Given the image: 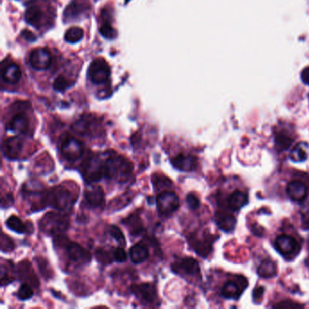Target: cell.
Returning a JSON list of instances; mask_svg holds the SVG:
<instances>
[{"mask_svg":"<svg viewBox=\"0 0 309 309\" xmlns=\"http://www.w3.org/2000/svg\"><path fill=\"white\" fill-rule=\"evenodd\" d=\"M133 171V163L121 155H109L105 161V178L108 180L125 183L131 178Z\"/></svg>","mask_w":309,"mask_h":309,"instance_id":"1","label":"cell"},{"mask_svg":"<svg viewBox=\"0 0 309 309\" xmlns=\"http://www.w3.org/2000/svg\"><path fill=\"white\" fill-rule=\"evenodd\" d=\"M76 199L77 196H74L73 192H71L68 188L60 185L53 188L50 193H48V202L53 208L66 211L72 209Z\"/></svg>","mask_w":309,"mask_h":309,"instance_id":"2","label":"cell"},{"mask_svg":"<svg viewBox=\"0 0 309 309\" xmlns=\"http://www.w3.org/2000/svg\"><path fill=\"white\" fill-rule=\"evenodd\" d=\"M41 231L48 235H61L67 231L69 227V219L65 214L49 212L46 214L39 223Z\"/></svg>","mask_w":309,"mask_h":309,"instance_id":"3","label":"cell"},{"mask_svg":"<svg viewBox=\"0 0 309 309\" xmlns=\"http://www.w3.org/2000/svg\"><path fill=\"white\" fill-rule=\"evenodd\" d=\"M81 170L83 178L87 183L99 182L105 177V161L99 156L91 155L83 161Z\"/></svg>","mask_w":309,"mask_h":309,"instance_id":"4","label":"cell"},{"mask_svg":"<svg viewBox=\"0 0 309 309\" xmlns=\"http://www.w3.org/2000/svg\"><path fill=\"white\" fill-rule=\"evenodd\" d=\"M60 247L66 249V255L70 260L79 265H84L91 260V254L81 245L71 242L65 238H57Z\"/></svg>","mask_w":309,"mask_h":309,"instance_id":"5","label":"cell"},{"mask_svg":"<svg viewBox=\"0 0 309 309\" xmlns=\"http://www.w3.org/2000/svg\"><path fill=\"white\" fill-rule=\"evenodd\" d=\"M61 153L67 161H77L83 156L84 145L73 135L66 134L61 138Z\"/></svg>","mask_w":309,"mask_h":309,"instance_id":"6","label":"cell"},{"mask_svg":"<svg viewBox=\"0 0 309 309\" xmlns=\"http://www.w3.org/2000/svg\"><path fill=\"white\" fill-rule=\"evenodd\" d=\"M158 211L164 216H170L179 209L180 200L175 192L170 191L162 192L156 199Z\"/></svg>","mask_w":309,"mask_h":309,"instance_id":"7","label":"cell"},{"mask_svg":"<svg viewBox=\"0 0 309 309\" xmlns=\"http://www.w3.org/2000/svg\"><path fill=\"white\" fill-rule=\"evenodd\" d=\"M88 76L96 84L104 83L109 79L110 67L103 58H98L92 62L88 68Z\"/></svg>","mask_w":309,"mask_h":309,"instance_id":"8","label":"cell"},{"mask_svg":"<svg viewBox=\"0 0 309 309\" xmlns=\"http://www.w3.org/2000/svg\"><path fill=\"white\" fill-rule=\"evenodd\" d=\"M99 128V122L92 115H83L72 126L74 133L82 136H94Z\"/></svg>","mask_w":309,"mask_h":309,"instance_id":"9","label":"cell"},{"mask_svg":"<svg viewBox=\"0 0 309 309\" xmlns=\"http://www.w3.org/2000/svg\"><path fill=\"white\" fill-rule=\"evenodd\" d=\"M131 293L142 303L153 304L157 300V289L153 284L143 283L134 285L131 287Z\"/></svg>","mask_w":309,"mask_h":309,"instance_id":"10","label":"cell"},{"mask_svg":"<svg viewBox=\"0 0 309 309\" xmlns=\"http://www.w3.org/2000/svg\"><path fill=\"white\" fill-rule=\"evenodd\" d=\"M51 55L47 48H36L29 55V63L36 70L48 69L51 65Z\"/></svg>","mask_w":309,"mask_h":309,"instance_id":"11","label":"cell"},{"mask_svg":"<svg viewBox=\"0 0 309 309\" xmlns=\"http://www.w3.org/2000/svg\"><path fill=\"white\" fill-rule=\"evenodd\" d=\"M172 270L177 274L196 276L200 273V266L196 259L192 257H184L175 262Z\"/></svg>","mask_w":309,"mask_h":309,"instance_id":"12","label":"cell"},{"mask_svg":"<svg viewBox=\"0 0 309 309\" xmlns=\"http://www.w3.org/2000/svg\"><path fill=\"white\" fill-rule=\"evenodd\" d=\"M7 130L18 134H27L29 131V119L24 112L14 114L7 123Z\"/></svg>","mask_w":309,"mask_h":309,"instance_id":"13","label":"cell"},{"mask_svg":"<svg viewBox=\"0 0 309 309\" xmlns=\"http://www.w3.org/2000/svg\"><path fill=\"white\" fill-rule=\"evenodd\" d=\"M84 197L93 208H101L105 205V192L100 185H89L84 191Z\"/></svg>","mask_w":309,"mask_h":309,"instance_id":"14","label":"cell"},{"mask_svg":"<svg viewBox=\"0 0 309 309\" xmlns=\"http://www.w3.org/2000/svg\"><path fill=\"white\" fill-rule=\"evenodd\" d=\"M175 169L185 172L192 171L197 168L196 157L188 153H179L171 160Z\"/></svg>","mask_w":309,"mask_h":309,"instance_id":"15","label":"cell"},{"mask_svg":"<svg viewBox=\"0 0 309 309\" xmlns=\"http://www.w3.org/2000/svg\"><path fill=\"white\" fill-rule=\"evenodd\" d=\"M23 148V141L19 136L10 137L3 143V153L7 158L15 160L20 155Z\"/></svg>","mask_w":309,"mask_h":309,"instance_id":"16","label":"cell"},{"mask_svg":"<svg viewBox=\"0 0 309 309\" xmlns=\"http://www.w3.org/2000/svg\"><path fill=\"white\" fill-rule=\"evenodd\" d=\"M276 248L280 254L283 256H288L298 249V244L296 240L290 236L280 235L277 238Z\"/></svg>","mask_w":309,"mask_h":309,"instance_id":"17","label":"cell"},{"mask_svg":"<svg viewBox=\"0 0 309 309\" xmlns=\"http://www.w3.org/2000/svg\"><path fill=\"white\" fill-rule=\"evenodd\" d=\"M2 80L5 83H9V84H15L18 83V81L22 76L21 70L19 68V66L15 64V63H9L7 65H3L2 66Z\"/></svg>","mask_w":309,"mask_h":309,"instance_id":"18","label":"cell"},{"mask_svg":"<svg viewBox=\"0 0 309 309\" xmlns=\"http://www.w3.org/2000/svg\"><path fill=\"white\" fill-rule=\"evenodd\" d=\"M287 193L294 201H302L307 196V189L300 181H292L287 184Z\"/></svg>","mask_w":309,"mask_h":309,"instance_id":"19","label":"cell"},{"mask_svg":"<svg viewBox=\"0 0 309 309\" xmlns=\"http://www.w3.org/2000/svg\"><path fill=\"white\" fill-rule=\"evenodd\" d=\"M44 12L39 6L31 5L26 11V20L31 26L34 27H40L43 24Z\"/></svg>","mask_w":309,"mask_h":309,"instance_id":"20","label":"cell"},{"mask_svg":"<svg viewBox=\"0 0 309 309\" xmlns=\"http://www.w3.org/2000/svg\"><path fill=\"white\" fill-rule=\"evenodd\" d=\"M6 225L11 231H16L18 233H29L33 232L34 227L33 224L30 222H27V223L23 222L20 218H18L17 216H11L8 218V220L6 222Z\"/></svg>","mask_w":309,"mask_h":309,"instance_id":"21","label":"cell"},{"mask_svg":"<svg viewBox=\"0 0 309 309\" xmlns=\"http://www.w3.org/2000/svg\"><path fill=\"white\" fill-rule=\"evenodd\" d=\"M18 276L22 280H25L26 283L30 281L31 285H33L34 287L39 286L38 279L35 276L34 270L32 269L30 264H28L26 261L22 262L18 265Z\"/></svg>","mask_w":309,"mask_h":309,"instance_id":"22","label":"cell"},{"mask_svg":"<svg viewBox=\"0 0 309 309\" xmlns=\"http://www.w3.org/2000/svg\"><path fill=\"white\" fill-rule=\"evenodd\" d=\"M122 223L129 229L130 234L133 236H140L144 233V229L143 220L140 218V216L136 214H133L128 218L122 220Z\"/></svg>","mask_w":309,"mask_h":309,"instance_id":"23","label":"cell"},{"mask_svg":"<svg viewBox=\"0 0 309 309\" xmlns=\"http://www.w3.org/2000/svg\"><path fill=\"white\" fill-rule=\"evenodd\" d=\"M129 255L133 263L141 264L148 258L149 249L144 244H136L131 247Z\"/></svg>","mask_w":309,"mask_h":309,"instance_id":"24","label":"cell"},{"mask_svg":"<svg viewBox=\"0 0 309 309\" xmlns=\"http://www.w3.org/2000/svg\"><path fill=\"white\" fill-rule=\"evenodd\" d=\"M229 206L232 210H239L243 208L245 205L248 204V197L245 192L241 191H235L232 192L229 197Z\"/></svg>","mask_w":309,"mask_h":309,"instance_id":"25","label":"cell"},{"mask_svg":"<svg viewBox=\"0 0 309 309\" xmlns=\"http://www.w3.org/2000/svg\"><path fill=\"white\" fill-rule=\"evenodd\" d=\"M244 287H240L238 284L230 281L227 282L222 287V295L226 299H236L243 291Z\"/></svg>","mask_w":309,"mask_h":309,"instance_id":"26","label":"cell"},{"mask_svg":"<svg viewBox=\"0 0 309 309\" xmlns=\"http://www.w3.org/2000/svg\"><path fill=\"white\" fill-rule=\"evenodd\" d=\"M276 272H277L276 264L274 262L270 261V260H265V261L262 262L260 266L258 267V269H257L258 275L262 278H265V279L272 278L273 276L276 275Z\"/></svg>","mask_w":309,"mask_h":309,"instance_id":"27","label":"cell"},{"mask_svg":"<svg viewBox=\"0 0 309 309\" xmlns=\"http://www.w3.org/2000/svg\"><path fill=\"white\" fill-rule=\"evenodd\" d=\"M217 224L218 227L222 229V231H233L234 228H235L236 220L235 218H233L232 216L230 215H218L217 214Z\"/></svg>","mask_w":309,"mask_h":309,"instance_id":"28","label":"cell"},{"mask_svg":"<svg viewBox=\"0 0 309 309\" xmlns=\"http://www.w3.org/2000/svg\"><path fill=\"white\" fill-rule=\"evenodd\" d=\"M292 143H293V139L284 131H280L279 134H277L275 137V144L278 150L280 152L289 148L291 146Z\"/></svg>","mask_w":309,"mask_h":309,"instance_id":"29","label":"cell"},{"mask_svg":"<svg viewBox=\"0 0 309 309\" xmlns=\"http://www.w3.org/2000/svg\"><path fill=\"white\" fill-rule=\"evenodd\" d=\"M83 35L84 33L82 28H80L78 26H73L66 31L65 38L68 43L75 44L83 39Z\"/></svg>","mask_w":309,"mask_h":309,"instance_id":"30","label":"cell"},{"mask_svg":"<svg viewBox=\"0 0 309 309\" xmlns=\"http://www.w3.org/2000/svg\"><path fill=\"white\" fill-rule=\"evenodd\" d=\"M290 159L295 162H303L307 159V153L302 147V144H297L296 147L292 150Z\"/></svg>","mask_w":309,"mask_h":309,"instance_id":"31","label":"cell"},{"mask_svg":"<svg viewBox=\"0 0 309 309\" xmlns=\"http://www.w3.org/2000/svg\"><path fill=\"white\" fill-rule=\"evenodd\" d=\"M33 295H34V291H33V288L31 287L30 284L26 283V282L20 286L18 294H17L18 299L21 301L29 299L33 296Z\"/></svg>","mask_w":309,"mask_h":309,"instance_id":"32","label":"cell"},{"mask_svg":"<svg viewBox=\"0 0 309 309\" xmlns=\"http://www.w3.org/2000/svg\"><path fill=\"white\" fill-rule=\"evenodd\" d=\"M71 85L69 81L66 78L64 75H58L57 78L55 79L53 87L56 91L63 92L66 90Z\"/></svg>","mask_w":309,"mask_h":309,"instance_id":"33","label":"cell"},{"mask_svg":"<svg viewBox=\"0 0 309 309\" xmlns=\"http://www.w3.org/2000/svg\"><path fill=\"white\" fill-rule=\"evenodd\" d=\"M110 234H111V236L113 237L114 240H116V242H117L121 247L125 246L126 240H125V238H124V235H123L122 231H121L118 227L114 226V225L110 227Z\"/></svg>","mask_w":309,"mask_h":309,"instance_id":"34","label":"cell"},{"mask_svg":"<svg viewBox=\"0 0 309 309\" xmlns=\"http://www.w3.org/2000/svg\"><path fill=\"white\" fill-rule=\"evenodd\" d=\"M96 256L97 260L100 262V263L108 264V263L112 262V257L111 256L113 257V251L111 254L108 250H106L105 248H98L96 250Z\"/></svg>","mask_w":309,"mask_h":309,"instance_id":"35","label":"cell"},{"mask_svg":"<svg viewBox=\"0 0 309 309\" xmlns=\"http://www.w3.org/2000/svg\"><path fill=\"white\" fill-rule=\"evenodd\" d=\"M153 184L155 189H163V188L170 187L171 182L168 178L162 175H154L153 178Z\"/></svg>","mask_w":309,"mask_h":309,"instance_id":"36","label":"cell"},{"mask_svg":"<svg viewBox=\"0 0 309 309\" xmlns=\"http://www.w3.org/2000/svg\"><path fill=\"white\" fill-rule=\"evenodd\" d=\"M101 35L107 39H113L116 36V31L110 24L105 23L100 28Z\"/></svg>","mask_w":309,"mask_h":309,"instance_id":"37","label":"cell"},{"mask_svg":"<svg viewBox=\"0 0 309 309\" xmlns=\"http://www.w3.org/2000/svg\"><path fill=\"white\" fill-rule=\"evenodd\" d=\"M113 260H115L118 263H123L126 261L127 254L124 248L119 247L113 250Z\"/></svg>","mask_w":309,"mask_h":309,"instance_id":"38","label":"cell"},{"mask_svg":"<svg viewBox=\"0 0 309 309\" xmlns=\"http://www.w3.org/2000/svg\"><path fill=\"white\" fill-rule=\"evenodd\" d=\"M1 249L3 252H10L13 250L15 248V245H14L13 241L10 240L9 238V236L5 235L2 234V240H1Z\"/></svg>","mask_w":309,"mask_h":309,"instance_id":"39","label":"cell"},{"mask_svg":"<svg viewBox=\"0 0 309 309\" xmlns=\"http://www.w3.org/2000/svg\"><path fill=\"white\" fill-rule=\"evenodd\" d=\"M186 202H187L188 206L190 207V209H193V210L200 208V200L198 199V197L196 195H194L192 193H190V194H188L187 196H186Z\"/></svg>","mask_w":309,"mask_h":309,"instance_id":"40","label":"cell"},{"mask_svg":"<svg viewBox=\"0 0 309 309\" xmlns=\"http://www.w3.org/2000/svg\"><path fill=\"white\" fill-rule=\"evenodd\" d=\"M35 260L37 261V264H38V267H39V270L40 271H41V273L43 274V276L45 275L46 278H48V277L50 276V271L48 270V269H49L48 262L46 261L43 258H37V259L35 258Z\"/></svg>","mask_w":309,"mask_h":309,"instance_id":"41","label":"cell"},{"mask_svg":"<svg viewBox=\"0 0 309 309\" xmlns=\"http://www.w3.org/2000/svg\"><path fill=\"white\" fill-rule=\"evenodd\" d=\"M263 293H264V288L263 287H258L254 290L253 292V297L255 300H259L263 296Z\"/></svg>","mask_w":309,"mask_h":309,"instance_id":"42","label":"cell"},{"mask_svg":"<svg viewBox=\"0 0 309 309\" xmlns=\"http://www.w3.org/2000/svg\"><path fill=\"white\" fill-rule=\"evenodd\" d=\"M301 77H302V80H303L304 83L309 84V67L303 70V72L301 74Z\"/></svg>","mask_w":309,"mask_h":309,"instance_id":"43","label":"cell"},{"mask_svg":"<svg viewBox=\"0 0 309 309\" xmlns=\"http://www.w3.org/2000/svg\"><path fill=\"white\" fill-rule=\"evenodd\" d=\"M294 307V306H297V307H300L301 305L298 304H295V303H287V302H282L279 305H275V307Z\"/></svg>","mask_w":309,"mask_h":309,"instance_id":"44","label":"cell"},{"mask_svg":"<svg viewBox=\"0 0 309 309\" xmlns=\"http://www.w3.org/2000/svg\"><path fill=\"white\" fill-rule=\"evenodd\" d=\"M22 35L28 41H35V35L33 33H31V32H28V31H24Z\"/></svg>","mask_w":309,"mask_h":309,"instance_id":"45","label":"cell"}]
</instances>
